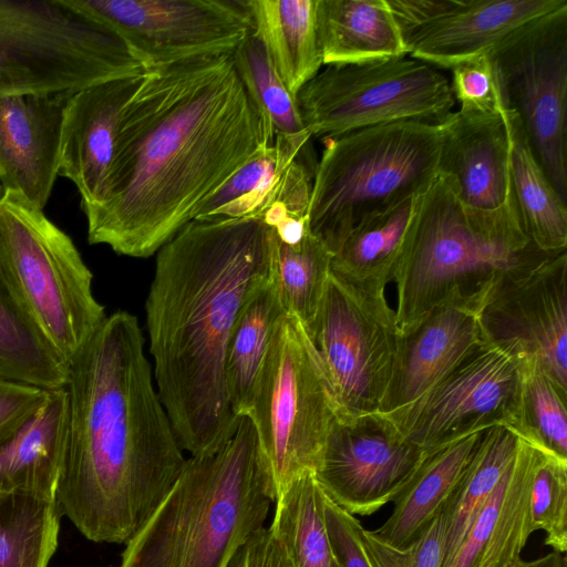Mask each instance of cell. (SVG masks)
<instances>
[{"instance_id":"ac0fdd59","label":"cell","mask_w":567,"mask_h":567,"mask_svg":"<svg viewBox=\"0 0 567 567\" xmlns=\"http://www.w3.org/2000/svg\"><path fill=\"white\" fill-rule=\"evenodd\" d=\"M316 164L309 141L276 136L204 202L194 219H260L277 205L308 216Z\"/></svg>"},{"instance_id":"277c9868","label":"cell","mask_w":567,"mask_h":567,"mask_svg":"<svg viewBox=\"0 0 567 567\" xmlns=\"http://www.w3.org/2000/svg\"><path fill=\"white\" fill-rule=\"evenodd\" d=\"M553 254L525 233L512 188L499 207L475 208L439 173L420 198L392 278L400 331L443 303L482 308L498 284Z\"/></svg>"},{"instance_id":"ba28073f","label":"cell","mask_w":567,"mask_h":567,"mask_svg":"<svg viewBox=\"0 0 567 567\" xmlns=\"http://www.w3.org/2000/svg\"><path fill=\"white\" fill-rule=\"evenodd\" d=\"M144 72L114 33L62 0H0V97L71 95Z\"/></svg>"},{"instance_id":"7c38bea8","label":"cell","mask_w":567,"mask_h":567,"mask_svg":"<svg viewBox=\"0 0 567 567\" xmlns=\"http://www.w3.org/2000/svg\"><path fill=\"white\" fill-rule=\"evenodd\" d=\"M488 55L502 103L566 203L567 3L519 27Z\"/></svg>"},{"instance_id":"f1b7e54d","label":"cell","mask_w":567,"mask_h":567,"mask_svg":"<svg viewBox=\"0 0 567 567\" xmlns=\"http://www.w3.org/2000/svg\"><path fill=\"white\" fill-rule=\"evenodd\" d=\"M509 135V176L522 226L545 252L567 248V208L538 163L516 114L501 102Z\"/></svg>"},{"instance_id":"60d3db41","label":"cell","mask_w":567,"mask_h":567,"mask_svg":"<svg viewBox=\"0 0 567 567\" xmlns=\"http://www.w3.org/2000/svg\"><path fill=\"white\" fill-rule=\"evenodd\" d=\"M323 513L332 558L337 567H371L361 542L363 527L354 515L333 503L326 494Z\"/></svg>"},{"instance_id":"484cf974","label":"cell","mask_w":567,"mask_h":567,"mask_svg":"<svg viewBox=\"0 0 567 567\" xmlns=\"http://www.w3.org/2000/svg\"><path fill=\"white\" fill-rule=\"evenodd\" d=\"M484 431L429 451L414 477L393 502L389 518L374 534L402 548L443 511L460 483Z\"/></svg>"},{"instance_id":"30bf717a","label":"cell","mask_w":567,"mask_h":567,"mask_svg":"<svg viewBox=\"0 0 567 567\" xmlns=\"http://www.w3.org/2000/svg\"><path fill=\"white\" fill-rule=\"evenodd\" d=\"M296 100L319 138L400 121L442 124L456 104L450 79L409 55L324 65Z\"/></svg>"},{"instance_id":"836d02e7","label":"cell","mask_w":567,"mask_h":567,"mask_svg":"<svg viewBox=\"0 0 567 567\" xmlns=\"http://www.w3.org/2000/svg\"><path fill=\"white\" fill-rule=\"evenodd\" d=\"M323 502L324 493L313 472L296 477L276 496L269 527L292 567L333 566Z\"/></svg>"},{"instance_id":"bcb514c9","label":"cell","mask_w":567,"mask_h":567,"mask_svg":"<svg viewBox=\"0 0 567 567\" xmlns=\"http://www.w3.org/2000/svg\"><path fill=\"white\" fill-rule=\"evenodd\" d=\"M332 567H337V566H336V564H334V561H333V566H332Z\"/></svg>"},{"instance_id":"4316f807","label":"cell","mask_w":567,"mask_h":567,"mask_svg":"<svg viewBox=\"0 0 567 567\" xmlns=\"http://www.w3.org/2000/svg\"><path fill=\"white\" fill-rule=\"evenodd\" d=\"M246 4L278 76L296 96L323 65L317 0H246Z\"/></svg>"},{"instance_id":"7402d4cb","label":"cell","mask_w":567,"mask_h":567,"mask_svg":"<svg viewBox=\"0 0 567 567\" xmlns=\"http://www.w3.org/2000/svg\"><path fill=\"white\" fill-rule=\"evenodd\" d=\"M540 450L519 439L506 472L444 567H514L534 533L530 491Z\"/></svg>"},{"instance_id":"7a4b0ae2","label":"cell","mask_w":567,"mask_h":567,"mask_svg":"<svg viewBox=\"0 0 567 567\" xmlns=\"http://www.w3.org/2000/svg\"><path fill=\"white\" fill-rule=\"evenodd\" d=\"M64 389L60 512L92 542L126 544L187 460L153 385L134 315L106 316L69 362Z\"/></svg>"},{"instance_id":"9a60e30c","label":"cell","mask_w":567,"mask_h":567,"mask_svg":"<svg viewBox=\"0 0 567 567\" xmlns=\"http://www.w3.org/2000/svg\"><path fill=\"white\" fill-rule=\"evenodd\" d=\"M480 323L487 343L567 391V250L498 284Z\"/></svg>"},{"instance_id":"8992f818","label":"cell","mask_w":567,"mask_h":567,"mask_svg":"<svg viewBox=\"0 0 567 567\" xmlns=\"http://www.w3.org/2000/svg\"><path fill=\"white\" fill-rule=\"evenodd\" d=\"M321 141L308 225L334 255L364 217L426 192L439 174L443 130L400 121Z\"/></svg>"},{"instance_id":"52a82bcc","label":"cell","mask_w":567,"mask_h":567,"mask_svg":"<svg viewBox=\"0 0 567 567\" xmlns=\"http://www.w3.org/2000/svg\"><path fill=\"white\" fill-rule=\"evenodd\" d=\"M0 274L68 364L106 318L72 239L13 190L0 197Z\"/></svg>"},{"instance_id":"d6986e66","label":"cell","mask_w":567,"mask_h":567,"mask_svg":"<svg viewBox=\"0 0 567 567\" xmlns=\"http://www.w3.org/2000/svg\"><path fill=\"white\" fill-rule=\"evenodd\" d=\"M72 95V94H71ZM70 95L0 97V184L44 209L59 175L64 110Z\"/></svg>"},{"instance_id":"7bdbcfd3","label":"cell","mask_w":567,"mask_h":567,"mask_svg":"<svg viewBox=\"0 0 567 567\" xmlns=\"http://www.w3.org/2000/svg\"><path fill=\"white\" fill-rule=\"evenodd\" d=\"M226 567H292L270 527L251 534L237 549Z\"/></svg>"},{"instance_id":"ffe728a7","label":"cell","mask_w":567,"mask_h":567,"mask_svg":"<svg viewBox=\"0 0 567 567\" xmlns=\"http://www.w3.org/2000/svg\"><path fill=\"white\" fill-rule=\"evenodd\" d=\"M142 75L99 83L68 99L59 175L73 182L78 188L82 210L100 198L113 156L120 116L138 87Z\"/></svg>"},{"instance_id":"9c48e42d","label":"cell","mask_w":567,"mask_h":567,"mask_svg":"<svg viewBox=\"0 0 567 567\" xmlns=\"http://www.w3.org/2000/svg\"><path fill=\"white\" fill-rule=\"evenodd\" d=\"M276 496L315 472L337 417L318 352L302 323L284 312L257 375L249 410Z\"/></svg>"},{"instance_id":"5bb4252c","label":"cell","mask_w":567,"mask_h":567,"mask_svg":"<svg viewBox=\"0 0 567 567\" xmlns=\"http://www.w3.org/2000/svg\"><path fill=\"white\" fill-rule=\"evenodd\" d=\"M519 385L520 364L485 343L391 421L408 440L429 452L493 426L511 429Z\"/></svg>"},{"instance_id":"d6a6232c","label":"cell","mask_w":567,"mask_h":567,"mask_svg":"<svg viewBox=\"0 0 567 567\" xmlns=\"http://www.w3.org/2000/svg\"><path fill=\"white\" fill-rule=\"evenodd\" d=\"M61 515L54 496L0 491V567H48Z\"/></svg>"},{"instance_id":"f546056e","label":"cell","mask_w":567,"mask_h":567,"mask_svg":"<svg viewBox=\"0 0 567 567\" xmlns=\"http://www.w3.org/2000/svg\"><path fill=\"white\" fill-rule=\"evenodd\" d=\"M284 312L274 264L271 276L245 302L227 347L226 381L231 411L236 417L246 415L249 410L255 382L275 324Z\"/></svg>"},{"instance_id":"cb8c5ba5","label":"cell","mask_w":567,"mask_h":567,"mask_svg":"<svg viewBox=\"0 0 567 567\" xmlns=\"http://www.w3.org/2000/svg\"><path fill=\"white\" fill-rule=\"evenodd\" d=\"M68 396L49 390L44 402L0 442V491L55 496L64 450Z\"/></svg>"},{"instance_id":"b9f144b4","label":"cell","mask_w":567,"mask_h":567,"mask_svg":"<svg viewBox=\"0 0 567 567\" xmlns=\"http://www.w3.org/2000/svg\"><path fill=\"white\" fill-rule=\"evenodd\" d=\"M49 390L0 378V442L47 399Z\"/></svg>"},{"instance_id":"6da1fadb","label":"cell","mask_w":567,"mask_h":567,"mask_svg":"<svg viewBox=\"0 0 567 567\" xmlns=\"http://www.w3.org/2000/svg\"><path fill=\"white\" fill-rule=\"evenodd\" d=\"M266 144L231 54L146 69L118 120L90 244L146 258Z\"/></svg>"},{"instance_id":"1f68e13d","label":"cell","mask_w":567,"mask_h":567,"mask_svg":"<svg viewBox=\"0 0 567 567\" xmlns=\"http://www.w3.org/2000/svg\"><path fill=\"white\" fill-rule=\"evenodd\" d=\"M519 437L506 426L483 432L477 447L443 508L445 529L442 567L457 549L483 504L514 458Z\"/></svg>"},{"instance_id":"ab89813d","label":"cell","mask_w":567,"mask_h":567,"mask_svg":"<svg viewBox=\"0 0 567 567\" xmlns=\"http://www.w3.org/2000/svg\"><path fill=\"white\" fill-rule=\"evenodd\" d=\"M450 70L451 89L460 111L493 113L499 110L501 96L488 53L458 63Z\"/></svg>"},{"instance_id":"8fae6325","label":"cell","mask_w":567,"mask_h":567,"mask_svg":"<svg viewBox=\"0 0 567 567\" xmlns=\"http://www.w3.org/2000/svg\"><path fill=\"white\" fill-rule=\"evenodd\" d=\"M307 333L329 381L337 417L378 412L400 339L395 310L389 306L385 292L361 289L330 271Z\"/></svg>"},{"instance_id":"83f0119b","label":"cell","mask_w":567,"mask_h":567,"mask_svg":"<svg viewBox=\"0 0 567 567\" xmlns=\"http://www.w3.org/2000/svg\"><path fill=\"white\" fill-rule=\"evenodd\" d=\"M421 196L411 197L360 220L333 255L331 272L361 289L385 292Z\"/></svg>"},{"instance_id":"44dd1931","label":"cell","mask_w":567,"mask_h":567,"mask_svg":"<svg viewBox=\"0 0 567 567\" xmlns=\"http://www.w3.org/2000/svg\"><path fill=\"white\" fill-rule=\"evenodd\" d=\"M566 0H455L454 6L406 41L408 55L434 65H454L491 52L525 23Z\"/></svg>"},{"instance_id":"f35d334b","label":"cell","mask_w":567,"mask_h":567,"mask_svg":"<svg viewBox=\"0 0 567 567\" xmlns=\"http://www.w3.org/2000/svg\"><path fill=\"white\" fill-rule=\"evenodd\" d=\"M445 519L443 511L408 546L396 548L373 530L361 528V542L371 567H442Z\"/></svg>"},{"instance_id":"2e32d148","label":"cell","mask_w":567,"mask_h":567,"mask_svg":"<svg viewBox=\"0 0 567 567\" xmlns=\"http://www.w3.org/2000/svg\"><path fill=\"white\" fill-rule=\"evenodd\" d=\"M426 453L381 413L336 417L313 474L341 508L371 515L402 494Z\"/></svg>"},{"instance_id":"ee69618b","label":"cell","mask_w":567,"mask_h":567,"mask_svg":"<svg viewBox=\"0 0 567 567\" xmlns=\"http://www.w3.org/2000/svg\"><path fill=\"white\" fill-rule=\"evenodd\" d=\"M388 3L405 42L451 9L455 0H388Z\"/></svg>"},{"instance_id":"e0dca14e","label":"cell","mask_w":567,"mask_h":567,"mask_svg":"<svg viewBox=\"0 0 567 567\" xmlns=\"http://www.w3.org/2000/svg\"><path fill=\"white\" fill-rule=\"evenodd\" d=\"M481 309L443 303L400 331L391 379L378 413L396 417L487 343L480 323Z\"/></svg>"},{"instance_id":"d4e9b609","label":"cell","mask_w":567,"mask_h":567,"mask_svg":"<svg viewBox=\"0 0 567 567\" xmlns=\"http://www.w3.org/2000/svg\"><path fill=\"white\" fill-rule=\"evenodd\" d=\"M323 65L408 55L388 0H317Z\"/></svg>"},{"instance_id":"74e56055","label":"cell","mask_w":567,"mask_h":567,"mask_svg":"<svg viewBox=\"0 0 567 567\" xmlns=\"http://www.w3.org/2000/svg\"><path fill=\"white\" fill-rule=\"evenodd\" d=\"M534 532L545 533L553 551L567 549V461L540 451L530 491Z\"/></svg>"},{"instance_id":"5b68a950","label":"cell","mask_w":567,"mask_h":567,"mask_svg":"<svg viewBox=\"0 0 567 567\" xmlns=\"http://www.w3.org/2000/svg\"><path fill=\"white\" fill-rule=\"evenodd\" d=\"M275 499L255 425L243 415L219 451L186 460L117 567H226Z\"/></svg>"},{"instance_id":"d590c367","label":"cell","mask_w":567,"mask_h":567,"mask_svg":"<svg viewBox=\"0 0 567 567\" xmlns=\"http://www.w3.org/2000/svg\"><path fill=\"white\" fill-rule=\"evenodd\" d=\"M333 254L308 229L300 243L287 245L277 238L275 276L281 303L310 330L326 290Z\"/></svg>"},{"instance_id":"f6af8a7d","label":"cell","mask_w":567,"mask_h":567,"mask_svg":"<svg viewBox=\"0 0 567 567\" xmlns=\"http://www.w3.org/2000/svg\"><path fill=\"white\" fill-rule=\"evenodd\" d=\"M514 567H567L565 554L551 551L534 560H519Z\"/></svg>"},{"instance_id":"4fadbf2b","label":"cell","mask_w":567,"mask_h":567,"mask_svg":"<svg viewBox=\"0 0 567 567\" xmlns=\"http://www.w3.org/2000/svg\"><path fill=\"white\" fill-rule=\"evenodd\" d=\"M114 33L150 69L231 54L252 30L246 0H62Z\"/></svg>"},{"instance_id":"8d00e7d4","label":"cell","mask_w":567,"mask_h":567,"mask_svg":"<svg viewBox=\"0 0 567 567\" xmlns=\"http://www.w3.org/2000/svg\"><path fill=\"white\" fill-rule=\"evenodd\" d=\"M567 391L532 364H520V385L513 426L536 449L567 461Z\"/></svg>"},{"instance_id":"3957f363","label":"cell","mask_w":567,"mask_h":567,"mask_svg":"<svg viewBox=\"0 0 567 567\" xmlns=\"http://www.w3.org/2000/svg\"><path fill=\"white\" fill-rule=\"evenodd\" d=\"M274 228L258 218L197 220L163 245L145 302L157 393L183 451L210 455L234 435L226 354L251 292L272 274Z\"/></svg>"},{"instance_id":"603a6c76","label":"cell","mask_w":567,"mask_h":567,"mask_svg":"<svg viewBox=\"0 0 567 567\" xmlns=\"http://www.w3.org/2000/svg\"><path fill=\"white\" fill-rule=\"evenodd\" d=\"M439 173L451 177L468 206L494 209L511 192L509 135L502 109L493 113L453 111L441 124Z\"/></svg>"},{"instance_id":"e575fe53","label":"cell","mask_w":567,"mask_h":567,"mask_svg":"<svg viewBox=\"0 0 567 567\" xmlns=\"http://www.w3.org/2000/svg\"><path fill=\"white\" fill-rule=\"evenodd\" d=\"M238 75L257 110L266 144L276 136L310 141L296 96L278 76L266 50L254 31L245 37L231 53Z\"/></svg>"},{"instance_id":"4dcf8cb0","label":"cell","mask_w":567,"mask_h":567,"mask_svg":"<svg viewBox=\"0 0 567 567\" xmlns=\"http://www.w3.org/2000/svg\"><path fill=\"white\" fill-rule=\"evenodd\" d=\"M3 188L0 184V197ZM69 364L19 305L0 274V378L52 390L63 388Z\"/></svg>"}]
</instances>
